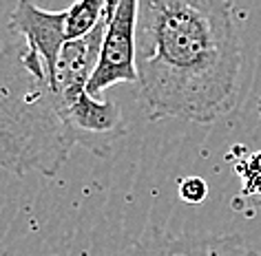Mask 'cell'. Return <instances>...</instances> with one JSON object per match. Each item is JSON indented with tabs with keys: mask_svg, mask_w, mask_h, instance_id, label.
<instances>
[{
	"mask_svg": "<svg viewBox=\"0 0 261 256\" xmlns=\"http://www.w3.org/2000/svg\"><path fill=\"white\" fill-rule=\"evenodd\" d=\"M138 91L151 122L213 124L239 95L241 42L228 0H140Z\"/></svg>",
	"mask_w": 261,
	"mask_h": 256,
	"instance_id": "cell-1",
	"label": "cell"
},
{
	"mask_svg": "<svg viewBox=\"0 0 261 256\" xmlns=\"http://www.w3.org/2000/svg\"><path fill=\"white\" fill-rule=\"evenodd\" d=\"M84 95L62 93L36 51L11 36L0 47V166L16 177H56L80 146L73 113Z\"/></svg>",
	"mask_w": 261,
	"mask_h": 256,
	"instance_id": "cell-2",
	"label": "cell"
},
{
	"mask_svg": "<svg viewBox=\"0 0 261 256\" xmlns=\"http://www.w3.org/2000/svg\"><path fill=\"white\" fill-rule=\"evenodd\" d=\"M138 5L140 0H117L102 38L100 58L89 80V95L100 97L113 84L138 82Z\"/></svg>",
	"mask_w": 261,
	"mask_h": 256,
	"instance_id": "cell-3",
	"label": "cell"
},
{
	"mask_svg": "<svg viewBox=\"0 0 261 256\" xmlns=\"http://www.w3.org/2000/svg\"><path fill=\"white\" fill-rule=\"evenodd\" d=\"M115 256H259L241 236L148 232Z\"/></svg>",
	"mask_w": 261,
	"mask_h": 256,
	"instance_id": "cell-4",
	"label": "cell"
},
{
	"mask_svg": "<svg viewBox=\"0 0 261 256\" xmlns=\"http://www.w3.org/2000/svg\"><path fill=\"white\" fill-rule=\"evenodd\" d=\"M208 194V186L201 177H186L179 181V199L186 203H201Z\"/></svg>",
	"mask_w": 261,
	"mask_h": 256,
	"instance_id": "cell-5",
	"label": "cell"
},
{
	"mask_svg": "<svg viewBox=\"0 0 261 256\" xmlns=\"http://www.w3.org/2000/svg\"><path fill=\"white\" fill-rule=\"evenodd\" d=\"M259 122H261V97H259Z\"/></svg>",
	"mask_w": 261,
	"mask_h": 256,
	"instance_id": "cell-6",
	"label": "cell"
}]
</instances>
